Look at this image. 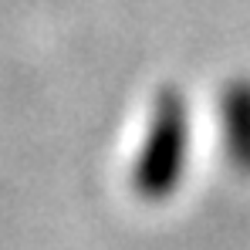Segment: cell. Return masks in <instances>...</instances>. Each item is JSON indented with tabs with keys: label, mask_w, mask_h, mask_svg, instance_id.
<instances>
[{
	"label": "cell",
	"mask_w": 250,
	"mask_h": 250,
	"mask_svg": "<svg viewBox=\"0 0 250 250\" xmlns=\"http://www.w3.org/2000/svg\"><path fill=\"white\" fill-rule=\"evenodd\" d=\"M223 112V135H227V156L237 169L250 172V82H233L223 91L220 102Z\"/></svg>",
	"instance_id": "obj_2"
},
{
	"label": "cell",
	"mask_w": 250,
	"mask_h": 250,
	"mask_svg": "<svg viewBox=\"0 0 250 250\" xmlns=\"http://www.w3.org/2000/svg\"><path fill=\"white\" fill-rule=\"evenodd\" d=\"M186 139H189L186 102L176 88H163L152 108L142 152L132 169V186L139 196L163 200L179 186L183 166H186Z\"/></svg>",
	"instance_id": "obj_1"
}]
</instances>
